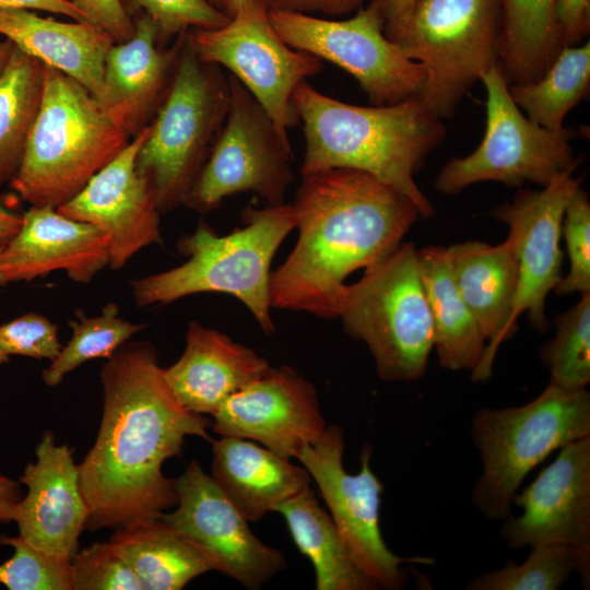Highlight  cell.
I'll use <instances>...</instances> for the list:
<instances>
[{
  "label": "cell",
  "mask_w": 590,
  "mask_h": 590,
  "mask_svg": "<svg viewBox=\"0 0 590 590\" xmlns=\"http://www.w3.org/2000/svg\"><path fill=\"white\" fill-rule=\"evenodd\" d=\"M243 226L219 235L200 221L192 234L177 243L187 257L182 264L132 281L140 307L166 305L199 293H225L239 299L261 330L271 334V263L279 247L295 228L292 204L246 208Z\"/></svg>",
  "instance_id": "cell-4"
},
{
  "label": "cell",
  "mask_w": 590,
  "mask_h": 590,
  "mask_svg": "<svg viewBox=\"0 0 590 590\" xmlns=\"http://www.w3.org/2000/svg\"><path fill=\"white\" fill-rule=\"evenodd\" d=\"M45 64L13 45L0 72V188L20 167L39 109Z\"/></svg>",
  "instance_id": "cell-31"
},
{
  "label": "cell",
  "mask_w": 590,
  "mask_h": 590,
  "mask_svg": "<svg viewBox=\"0 0 590 590\" xmlns=\"http://www.w3.org/2000/svg\"><path fill=\"white\" fill-rule=\"evenodd\" d=\"M212 417L220 436L249 439L290 459H297L327 428L314 385L290 366H270Z\"/></svg>",
  "instance_id": "cell-16"
},
{
  "label": "cell",
  "mask_w": 590,
  "mask_h": 590,
  "mask_svg": "<svg viewBox=\"0 0 590 590\" xmlns=\"http://www.w3.org/2000/svg\"><path fill=\"white\" fill-rule=\"evenodd\" d=\"M481 82L486 92L483 139L472 153L442 166L435 181L438 192L452 196L483 181L545 187L562 173L576 169L569 130L553 131L531 121L511 98L499 67L487 71Z\"/></svg>",
  "instance_id": "cell-10"
},
{
  "label": "cell",
  "mask_w": 590,
  "mask_h": 590,
  "mask_svg": "<svg viewBox=\"0 0 590 590\" xmlns=\"http://www.w3.org/2000/svg\"><path fill=\"white\" fill-rule=\"evenodd\" d=\"M0 35L45 66L76 80L94 97L101 93L105 58L115 43L99 27L11 9L0 10Z\"/></svg>",
  "instance_id": "cell-26"
},
{
  "label": "cell",
  "mask_w": 590,
  "mask_h": 590,
  "mask_svg": "<svg viewBox=\"0 0 590 590\" xmlns=\"http://www.w3.org/2000/svg\"><path fill=\"white\" fill-rule=\"evenodd\" d=\"M228 81L226 120L184 204L200 213L241 192H252L268 205L282 204L294 179L291 143L282 140L253 95L232 74Z\"/></svg>",
  "instance_id": "cell-12"
},
{
  "label": "cell",
  "mask_w": 590,
  "mask_h": 590,
  "mask_svg": "<svg viewBox=\"0 0 590 590\" xmlns=\"http://www.w3.org/2000/svg\"><path fill=\"white\" fill-rule=\"evenodd\" d=\"M339 318L347 334L367 345L382 380L420 379L434 350V329L415 246L401 244L347 285Z\"/></svg>",
  "instance_id": "cell-9"
},
{
  "label": "cell",
  "mask_w": 590,
  "mask_h": 590,
  "mask_svg": "<svg viewBox=\"0 0 590 590\" xmlns=\"http://www.w3.org/2000/svg\"><path fill=\"white\" fill-rule=\"evenodd\" d=\"M211 3H213L215 7H217L219 9L223 10L224 12H226V3H227V0H209Z\"/></svg>",
  "instance_id": "cell-50"
},
{
  "label": "cell",
  "mask_w": 590,
  "mask_h": 590,
  "mask_svg": "<svg viewBox=\"0 0 590 590\" xmlns=\"http://www.w3.org/2000/svg\"><path fill=\"white\" fill-rule=\"evenodd\" d=\"M292 208L298 239L271 272V307L323 319L340 317L345 279L387 259L421 219L402 192L349 168L303 177Z\"/></svg>",
  "instance_id": "cell-2"
},
{
  "label": "cell",
  "mask_w": 590,
  "mask_h": 590,
  "mask_svg": "<svg viewBox=\"0 0 590 590\" xmlns=\"http://www.w3.org/2000/svg\"><path fill=\"white\" fill-rule=\"evenodd\" d=\"M177 504L161 519L197 548L213 570L249 590L260 589L287 566L276 548L259 540L211 475L192 460L176 479Z\"/></svg>",
  "instance_id": "cell-15"
},
{
  "label": "cell",
  "mask_w": 590,
  "mask_h": 590,
  "mask_svg": "<svg viewBox=\"0 0 590 590\" xmlns=\"http://www.w3.org/2000/svg\"><path fill=\"white\" fill-rule=\"evenodd\" d=\"M293 104L305 138L303 177L331 168L361 170L406 196L421 217L434 214L414 176L447 130L420 96L358 106L327 96L304 81L293 93Z\"/></svg>",
  "instance_id": "cell-3"
},
{
  "label": "cell",
  "mask_w": 590,
  "mask_h": 590,
  "mask_svg": "<svg viewBox=\"0 0 590 590\" xmlns=\"http://www.w3.org/2000/svg\"><path fill=\"white\" fill-rule=\"evenodd\" d=\"M385 35L425 74L420 94L449 118L472 86L499 67L500 0H415Z\"/></svg>",
  "instance_id": "cell-8"
},
{
  "label": "cell",
  "mask_w": 590,
  "mask_h": 590,
  "mask_svg": "<svg viewBox=\"0 0 590 590\" xmlns=\"http://www.w3.org/2000/svg\"><path fill=\"white\" fill-rule=\"evenodd\" d=\"M274 511L282 515L295 545L312 564L317 590L380 589L355 563L310 486L281 503Z\"/></svg>",
  "instance_id": "cell-28"
},
{
  "label": "cell",
  "mask_w": 590,
  "mask_h": 590,
  "mask_svg": "<svg viewBox=\"0 0 590 590\" xmlns=\"http://www.w3.org/2000/svg\"><path fill=\"white\" fill-rule=\"evenodd\" d=\"M22 214L13 211L0 197V245L8 241L20 228Z\"/></svg>",
  "instance_id": "cell-47"
},
{
  "label": "cell",
  "mask_w": 590,
  "mask_h": 590,
  "mask_svg": "<svg viewBox=\"0 0 590 590\" xmlns=\"http://www.w3.org/2000/svg\"><path fill=\"white\" fill-rule=\"evenodd\" d=\"M104 406L96 440L78 464L86 527L122 529L158 518L177 504L164 462L185 438L211 440L212 423L179 403L149 342H126L101 370Z\"/></svg>",
  "instance_id": "cell-1"
},
{
  "label": "cell",
  "mask_w": 590,
  "mask_h": 590,
  "mask_svg": "<svg viewBox=\"0 0 590 590\" xmlns=\"http://www.w3.org/2000/svg\"><path fill=\"white\" fill-rule=\"evenodd\" d=\"M590 43L565 46L534 81L508 85L511 98L534 123L564 129L567 114L589 94Z\"/></svg>",
  "instance_id": "cell-32"
},
{
  "label": "cell",
  "mask_w": 590,
  "mask_h": 590,
  "mask_svg": "<svg viewBox=\"0 0 590 590\" xmlns=\"http://www.w3.org/2000/svg\"><path fill=\"white\" fill-rule=\"evenodd\" d=\"M512 505L521 514L508 516L499 529L510 548L548 543L590 548V436L559 448Z\"/></svg>",
  "instance_id": "cell-17"
},
{
  "label": "cell",
  "mask_w": 590,
  "mask_h": 590,
  "mask_svg": "<svg viewBox=\"0 0 590 590\" xmlns=\"http://www.w3.org/2000/svg\"><path fill=\"white\" fill-rule=\"evenodd\" d=\"M381 16L384 26L401 20L412 8L415 0H367Z\"/></svg>",
  "instance_id": "cell-46"
},
{
  "label": "cell",
  "mask_w": 590,
  "mask_h": 590,
  "mask_svg": "<svg viewBox=\"0 0 590 590\" xmlns=\"http://www.w3.org/2000/svg\"><path fill=\"white\" fill-rule=\"evenodd\" d=\"M499 68L508 83L536 80L565 47L555 0H500Z\"/></svg>",
  "instance_id": "cell-30"
},
{
  "label": "cell",
  "mask_w": 590,
  "mask_h": 590,
  "mask_svg": "<svg viewBox=\"0 0 590 590\" xmlns=\"http://www.w3.org/2000/svg\"><path fill=\"white\" fill-rule=\"evenodd\" d=\"M521 564L507 559L505 565L471 579L468 590H557L574 573H578L585 588L590 586V548H578L563 543L530 547Z\"/></svg>",
  "instance_id": "cell-33"
},
{
  "label": "cell",
  "mask_w": 590,
  "mask_h": 590,
  "mask_svg": "<svg viewBox=\"0 0 590 590\" xmlns=\"http://www.w3.org/2000/svg\"><path fill=\"white\" fill-rule=\"evenodd\" d=\"M69 324L72 329L70 341L43 371V380L48 387L60 385L69 373L87 361L110 358L121 345L145 328L144 323L121 318L118 306L113 303L107 304L97 316L87 317L79 312Z\"/></svg>",
  "instance_id": "cell-34"
},
{
  "label": "cell",
  "mask_w": 590,
  "mask_h": 590,
  "mask_svg": "<svg viewBox=\"0 0 590 590\" xmlns=\"http://www.w3.org/2000/svg\"><path fill=\"white\" fill-rule=\"evenodd\" d=\"M269 367L267 359L252 349L219 330L191 321L184 353L176 363L164 368V376L181 405L212 416L227 398Z\"/></svg>",
  "instance_id": "cell-24"
},
{
  "label": "cell",
  "mask_w": 590,
  "mask_h": 590,
  "mask_svg": "<svg viewBox=\"0 0 590 590\" xmlns=\"http://www.w3.org/2000/svg\"><path fill=\"white\" fill-rule=\"evenodd\" d=\"M36 460L24 469L20 482L26 495L14 522L19 535L52 556L69 559L79 551L88 508L80 487L79 468L67 445H58L46 430L35 449Z\"/></svg>",
  "instance_id": "cell-20"
},
{
  "label": "cell",
  "mask_w": 590,
  "mask_h": 590,
  "mask_svg": "<svg viewBox=\"0 0 590 590\" xmlns=\"http://www.w3.org/2000/svg\"><path fill=\"white\" fill-rule=\"evenodd\" d=\"M446 249L456 285L487 342L471 379L486 381L499 346L515 334L510 320L518 287V238L509 229L498 245L469 240Z\"/></svg>",
  "instance_id": "cell-23"
},
{
  "label": "cell",
  "mask_w": 590,
  "mask_h": 590,
  "mask_svg": "<svg viewBox=\"0 0 590 590\" xmlns=\"http://www.w3.org/2000/svg\"><path fill=\"white\" fill-rule=\"evenodd\" d=\"M555 335L541 349L550 384L567 390L590 382V292L555 319Z\"/></svg>",
  "instance_id": "cell-35"
},
{
  "label": "cell",
  "mask_w": 590,
  "mask_h": 590,
  "mask_svg": "<svg viewBox=\"0 0 590 590\" xmlns=\"http://www.w3.org/2000/svg\"><path fill=\"white\" fill-rule=\"evenodd\" d=\"M269 9L315 15L341 16L356 12L365 0H263Z\"/></svg>",
  "instance_id": "cell-43"
},
{
  "label": "cell",
  "mask_w": 590,
  "mask_h": 590,
  "mask_svg": "<svg viewBox=\"0 0 590 590\" xmlns=\"http://www.w3.org/2000/svg\"><path fill=\"white\" fill-rule=\"evenodd\" d=\"M88 23L106 32L115 44L130 39L134 34L132 19L120 0H71Z\"/></svg>",
  "instance_id": "cell-41"
},
{
  "label": "cell",
  "mask_w": 590,
  "mask_h": 590,
  "mask_svg": "<svg viewBox=\"0 0 590 590\" xmlns=\"http://www.w3.org/2000/svg\"><path fill=\"white\" fill-rule=\"evenodd\" d=\"M61 347L58 327L40 314L27 312L0 326V365L11 356L51 362Z\"/></svg>",
  "instance_id": "cell-40"
},
{
  "label": "cell",
  "mask_w": 590,
  "mask_h": 590,
  "mask_svg": "<svg viewBox=\"0 0 590 590\" xmlns=\"http://www.w3.org/2000/svg\"><path fill=\"white\" fill-rule=\"evenodd\" d=\"M22 499L19 483L0 475V522L14 520L16 507Z\"/></svg>",
  "instance_id": "cell-45"
},
{
  "label": "cell",
  "mask_w": 590,
  "mask_h": 590,
  "mask_svg": "<svg viewBox=\"0 0 590 590\" xmlns=\"http://www.w3.org/2000/svg\"><path fill=\"white\" fill-rule=\"evenodd\" d=\"M211 442V477L249 522L310 486L312 480L303 465L256 441L221 436Z\"/></svg>",
  "instance_id": "cell-25"
},
{
  "label": "cell",
  "mask_w": 590,
  "mask_h": 590,
  "mask_svg": "<svg viewBox=\"0 0 590 590\" xmlns=\"http://www.w3.org/2000/svg\"><path fill=\"white\" fill-rule=\"evenodd\" d=\"M471 436L482 467L471 502L487 519L503 521L533 468L554 450L590 436V393L548 384L523 405L479 410Z\"/></svg>",
  "instance_id": "cell-6"
},
{
  "label": "cell",
  "mask_w": 590,
  "mask_h": 590,
  "mask_svg": "<svg viewBox=\"0 0 590 590\" xmlns=\"http://www.w3.org/2000/svg\"><path fill=\"white\" fill-rule=\"evenodd\" d=\"M109 541L137 576L142 590H180L213 570L204 556L161 517L118 529Z\"/></svg>",
  "instance_id": "cell-29"
},
{
  "label": "cell",
  "mask_w": 590,
  "mask_h": 590,
  "mask_svg": "<svg viewBox=\"0 0 590 590\" xmlns=\"http://www.w3.org/2000/svg\"><path fill=\"white\" fill-rule=\"evenodd\" d=\"M0 545L14 550L0 564V585L10 590H72L71 560L45 553L21 535L0 534Z\"/></svg>",
  "instance_id": "cell-36"
},
{
  "label": "cell",
  "mask_w": 590,
  "mask_h": 590,
  "mask_svg": "<svg viewBox=\"0 0 590 590\" xmlns=\"http://www.w3.org/2000/svg\"><path fill=\"white\" fill-rule=\"evenodd\" d=\"M555 14L564 45H580L590 31V0H555Z\"/></svg>",
  "instance_id": "cell-42"
},
{
  "label": "cell",
  "mask_w": 590,
  "mask_h": 590,
  "mask_svg": "<svg viewBox=\"0 0 590 590\" xmlns=\"http://www.w3.org/2000/svg\"><path fill=\"white\" fill-rule=\"evenodd\" d=\"M344 433L327 426L314 444L303 448L297 460L318 486L330 516L358 567L379 587L404 588V563L432 564L433 558L400 557L386 544L379 526L384 485L370 469L371 449L365 446L361 470L351 474L343 467Z\"/></svg>",
  "instance_id": "cell-14"
},
{
  "label": "cell",
  "mask_w": 590,
  "mask_h": 590,
  "mask_svg": "<svg viewBox=\"0 0 590 590\" xmlns=\"http://www.w3.org/2000/svg\"><path fill=\"white\" fill-rule=\"evenodd\" d=\"M133 36L108 50L101 109L131 138L148 127L172 85L185 33L169 46L157 44V26L146 14L132 17Z\"/></svg>",
  "instance_id": "cell-22"
},
{
  "label": "cell",
  "mask_w": 590,
  "mask_h": 590,
  "mask_svg": "<svg viewBox=\"0 0 590 590\" xmlns=\"http://www.w3.org/2000/svg\"><path fill=\"white\" fill-rule=\"evenodd\" d=\"M569 270L554 288L556 295L590 292V202L578 187L570 196L562 222Z\"/></svg>",
  "instance_id": "cell-38"
},
{
  "label": "cell",
  "mask_w": 590,
  "mask_h": 590,
  "mask_svg": "<svg viewBox=\"0 0 590 590\" xmlns=\"http://www.w3.org/2000/svg\"><path fill=\"white\" fill-rule=\"evenodd\" d=\"M107 236L70 219L56 208L31 205L19 231L0 249V285L30 282L63 271L76 283H90L109 267Z\"/></svg>",
  "instance_id": "cell-21"
},
{
  "label": "cell",
  "mask_w": 590,
  "mask_h": 590,
  "mask_svg": "<svg viewBox=\"0 0 590 590\" xmlns=\"http://www.w3.org/2000/svg\"><path fill=\"white\" fill-rule=\"evenodd\" d=\"M186 37L204 62L226 68L271 117L283 141L299 122L296 86L322 70V60L287 45L275 32L263 0H248L219 28H192Z\"/></svg>",
  "instance_id": "cell-11"
},
{
  "label": "cell",
  "mask_w": 590,
  "mask_h": 590,
  "mask_svg": "<svg viewBox=\"0 0 590 590\" xmlns=\"http://www.w3.org/2000/svg\"><path fill=\"white\" fill-rule=\"evenodd\" d=\"M417 258L439 364L453 371H472L484 354L486 340L456 285L447 249L428 246L417 250Z\"/></svg>",
  "instance_id": "cell-27"
},
{
  "label": "cell",
  "mask_w": 590,
  "mask_h": 590,
  "mask_svg": "<svg viewBox=\"0 0 590 590\" xmlns=\"http://www.w3.org/2000/svg\"><path fill=\"white\" fill-rule=\"evenodd\" d=\"M229 103L228 75L220 66L202 61L185 33L172 85L135 161L161 213L185 204L226 120Z\"/></svg>",
  "instance_id": "cell-7"
},
{
  "label": "cell",
  "mask_w": 590,
  "mask_h": 590,
  "mask_svg": "<svg viewBox=\"0 0 590 590\" xmlns=\"http://www.w3.org/2000/svg\"><path fill=\"white\" fill-rule=\"evenodd\" d=\"M278 35L349 72L373 105H389L420 96L425 74L387 38L384 21L370 4L346 20L269 9Z\"/></svg>",
  "instance_id": "cell-13"
},
{
  "label": "cell",
  "mask_w": 590,
  "mask_h": 590,
  "mask_svg": "<svg viewBox=\"0 0 590 590\" xmlns=\"http://www.w3.org/2000/svg\"><path fill=\"white\" fill-rule=\"evenodd\" d=\"M248 0H227L226 13L232 16Z\"/></svg>",
  "instance_id": "cell-49"
},
{
  "label": "cell",
  "mask_w": 590,
  "mask_h": 590,
  "mask_svg": "<svg viewBox=\"0 0 590 590\" xmlns=\"http://www.w3.org/2000/svg\"><path fill=\"white\" fill-rule=\"evenodd\" d=\"M72 590H142L115 545L97 542L71 558Z\"/></svg>",
  "instance_id": "cell-39"
},
{
  "label": "cell",
  "mask_w": 590,
  "mask_h": 590,
  "mask_svg": "<svg viewBox=\"0 0 590 590\" xmlns=\"http://www.w3.org/2000/svg\"><path fill=\"white\" fill-rule=\"evenodd\" d=\"M149 126L129 143L85 187L57 210L91 224L108 238L109 268L122 269L141 249L161 244L160 215L146 180L139 174L137 155Z\"/></svg>",
  "instance_id": "cell-19"
},
{
  "label": "cell",
  "mask_w": 590,
  "mask_h": 590,
  "mask_svg": "<svg viewBox=\"0 0 590 590\" xmlns=\"http://www.w3.org/2000/svg\"><path fill=\"white\" fill-rule=\"evenodd\" d=\"M132 19L143 13L157 26V44L170 45L192 28L211 30L224 26L231 16L209 0H120Z\"/></svg>",
  "instance_id": "cell-37"
},
{
  "label": "cell",
  "mask_w": 590,
  "mask_h": 590,
  "mask_svg": "<svg viewBox=\"0 0 590 590\" xmlns=\"http://www.w3.org/2000/svg\"><path fill=\"white\" fill-rule=\"evenodd\" d=\"M130 140L81 83L45 66L39 109L10 187L31 205L58 209Z\"/></svg>",
  "instance_id": "cell-5"
},
{
  "label": "cell",
  "mask_w": 590,
  "mask_h": 590,
  "mask_svg": "<svg viewBox=\"0 0 590 590\" xmlns=\"http://www.w3.org/2000/svg\"><path fill=\"white\" fill-rule=\"evenodd\" d=\"M12 48L13 44L8 39L0 43V72L2 71L9 59Z\"/></svg>",
  "instance_id": "cell-48"
},
{
  "label": "cell",
  "mask_w": 590,
  "mask_h": 590,
  "mask_svg": "<svg viewBox=\"0 0 590 590\" xmlns=\"http://www.w3.org/2000/svg\"><path fill=\"white\" fill-rule=\"evenodd\" d=\"M2 245V244H1ZM1 245H0V249H1Z\"/></svg>",
  "instance_id": "cell-51"
},
{
  "label": "cell",
  "mask_w": 590,
  "mask_h": 590,
  "mask_svg": "<svg viewBox=\"0 0 590 590\" xmlns=\"http://www.w3.org/2000/svg\"><path fill=\"white\" fill-rule=\"evenodd\" d=\"M573 173H562L541 190L520 189L510 202L493 211L518 238V287L510 320L515 332L522 314H528L538 331L548 327L545 300L563 278V215L570 196L580 187Z\"/></svg>",
  "instance_id": "cell-18"
},
{
  "label": "cell",
  "mask_w": 590,
  "mask_h": 590,
  "mask_svg": "<svg viewBox=\"0 0 590 590\" xmlns=\"http://www.w3.org/2000/svg\"><path fill=\"white\" fill-rule=\"evenodd\" d=\"M38 10L68 16L76 22H87L71 0H0V10Z\"/></svg>",
  "instance_id": "cell-44"
}]
</instances>
